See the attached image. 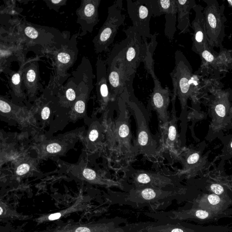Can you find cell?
I'll return each instance as SVG.
<instances>
[{"label": "cell", "mask_w": 232, "mask_h": 232, "mask_svg": "<svg viewBox=\"0 0 232 232\" xmlns=\"http://www.w3.org/2000/svg\"><path fill=\"white\" fill-rule=\"evenodd\" d=\"M118 114L111 121L108 129V140L112 150L127 160H132L137 156L134 145L131 144L128 108L123 93L117 100Z\"/></svg>", "instance_id": "obj_1"}, {"label": "cell", "mask_w": 232, "mask_h": 232, "mask_svg": "<svg viewBox=\"0 0 232 232\" xmlns=\"http://www.w3.org/2000/svg\"><path fill=\"white\" fill-rule=\"evenodd\" d=\"M133 91L126 89L123 93L128 108L137 121V133L134 144L136 154L156 156L158 154V143L149 128L148 111L135 97Z\"/></svg>", "instance_id": "obj_2"}, {"label": "cell", "mask_w": 232, "mask_h": 232, "mask_svg": "<svg viewBox=\"0 0 232 232\" xmlns=\"http://www.w3.org/2000/svg\"><path fill=\"white\" fill-rule=\"evenodd\" d=\"M232 100V90L214 89L210 91L206 102L209 117L211 118L206 136L207 141L214 140L224 136L228 130L229 110Z\"/></svg>", "instance_id": "obj_3"}, {"label": "cell", "mask_w": 232, "mask_h": 232, "mask_svg": "<svg viewBox=\"0 0 232 232\" xmlns=\"http://www.w3.org/2000/svg\"><path fill=\"white\" fill-rule=\"evenodd\" d=\"M126 39L116 45L110 55L121 60L128 70L135 75L141 62H144L148 52V43L143 40L133 26L124 31Z\"/></svg>", "instance_id": "obj_4"}, {"label": "cell", "mask_w": 232, "mask_h": 232, "mask_svg": "<svg viewBox=\"0 0 232 232\" xmlns=\"http://www.w3.org/2000/svg\"><path fill=\"white\" fill-rule=\"evenodd\" d=\"M193 75V69L186 57L181 51H176L175 68L170 76L173 83V94L179 99L183 117L185 116L188 100L191 96L190 81Z\"/></svg>", "instance_id": "obj_5"}, {"label": "cell", "mask_w": 232, "mask_h": 232, "mask_svg": "<svg viewBox=\"0 0 232 232\" xmlns=\"http://www.w3.org/2000/svg\"><path fill=\"white\" fill-rule=\"evenodd\" d=\"M206 6L204 8L206 32L209 48L215 53L214 48L224 49L222 43L225 36L224 5H219L217 0H204Z\"/></svg>", "instance_id": "obj_6"}, {"label": "cell", "mask_w": 232, "mask_h": 232, "mask_svg": "<svg viewBox=\"0 0 232 232\" xmlns=\"http://www.w3.org/2000/svg\"><path fill=\"white\" fill-rule=\"evenodd\" d=\"M122 0H117L108 8L107 20L93 39L97 53L109 50V47L114 41L119 28L124 24L126 15L122 13Z\"/></svg>", "instance_id": "obj_7"}, {"label": "cell", "mask_w": 232, "mask_h": 232, "mask_svg": "<svg viewBox=\"0 0 232 232\" xmlns=\"http://www.w3.org/2000/svg\"><path fill=\"white\" fill-rule=\"evenodd\" d=\"M144 63L145 69L147 73L151 75L154 84L153 91L148 100V107L150 109L153 110L157 112L163 126H166L169 120L167 108L173 92L172 93L168 87L163 88L161 86V83L155 74L153 56L148 55Z\"/></svg>", "instance_id": "obj_8"}, {"label": "cell", "mask_w": 232, "mask_h": 232, "mask_svg": "<svg viewBox=\"0 0 232 232\" xmlns=\"http://www.w3.org/2000/svg\"><path fill=\"white\" fill-rule=\"evenodd\" d=\"M107 74L110 91L115 101L127 89L133 88V81L135 75L128 70L121 60L109 55L107 60Z\"/></svg>", "instance_id": "obj_9"}, {"label": "cell", "mask_w": 232, "mask_h": 232, "mask_svg": "<svg viewBox=\"0 0 232 232\" xmlns=\"http://www.w3.org/2000/svg\"><path fill=\"white\" fill-rule=\"evenodd\" d=\"M205 141L199 143L196 147H190L183 150L179 156V160L183 165L181 174L185 175L189 177L197 175H204L210 167L208 157V150L204 154L206 147Z\"/></svg>", "instance_id": "obj_10"}, {"label": "cell", "mask_w": 232, "mask_h": 232, "mask_svg": "<svg viewBox=\"0 0 232 232\" xmlns=\"http://www.w3.org/2000/svg\"><path fill=\"white\" fill-rule=\"evenodd\" d=\"M127 9L133 27L143 40L150 39V22L152 15L150 0H127Z\"/></svg>", "instance_id": "obj_11"}, {"label": "cell", "mask_w": 232, "mask_h": 232, "mask_svg": "<svg viewBox=\"0 0 232 232\" xmlns=\"http://www.w3.org/2000/svg\"><path fill=\"white\" fill-rule=\"evenodd\" d=\"M150 2L153 16L158 17L165 14L164 33L169 41H172L176 31V0H150Z\"/></svg>", "instance_id": "obj_12"}, {"label": "cell", "mask_w": 232, "mask_h": 232, "mask_svg": "<svg viewBox=\"0 0 232 232\" xmlns=\"http://www.w3.org/2000/svg\"><path fill=\"white\" fill-rule=\"evenodd\" d=\"M193 10L195 15L191 25L194 31L192 38V50L199 55L205 49L209 47L206 32L204 8L200 5L196 4Z\"/></svg>", "instance_id": "obj_13"}, {"label": "cell", "mask_w": 232, "mask_h": 232, "mask_svg": "<svg viewBox=\"0 0 232 232\" xmlns=\"http://www.w3.org/2000/svg\"><path fill=\"white\" fill-rule=\"evenodd\" d=\"M97 90L102 104L104 107L116 105L117 102L113 99L109 88L106 63L100 58L97 60Z\"/></svg>", "instance_id": "obj_14"}, {"label": "cell", "mask_w": 232, "mask_h": 232, "mask_svg": "<svg viewBox=\"0 0 232 232\" xmlns=\"http://www.w3.org/2000/svg\"><path fill=\"white\" fill-rule=\"evenodd\" d=\"M133 179L136 188L149 187L161 188L174 185L173 180L168 177L143 170L135 172Z\"/></svg>", "instance_id": "obj_15"}, {"label": "cell", "mask_w": 232, "mask_h": 232, "mask_svg": "<svg viewBox=\"0 0 232 232\" xmlns=\"http://www.w3.org/2000/svg\"><path fill=\"white\" fill-rule=\"evenodd\" d=\"M176 193L175 190L165 191L160 188L146 187L131 189L129 198L135 202L152 201L175 195Z\"/></svg>", "instance_id": "obj_16"}, {"label": "cell", "mask_w": 232, "mask_h": 232, "mask_svg": "<svg viewBox=\"0 0 232 232\" xmlns=\"http://www.w3.org/2000/svg\"><path fill=\"white\" fill-rule=\"evenodd\" d=\"M176 95H172L171 101L172 103V109L171 114L169 116L168 123L166 126V132L164 133V139L165 146L166 147L172 150L176 151L177 149L179 147V144L178 143V135L177 131L178 118L176 115V111L175 109Z\"/></svg>", "instance_id": "obj_17"}, {"label": "cell", "mask_w": 232, "mask_h": 232, "mask_svg": "<svg viewBox=\"0 0 232 232\" xmlns=\"http://www.w3.org/2000/svg\"><path fill=\"white\" fill-rule=\"evenodd\" d=\"M177 8L178 22L177 28L180 31V34H185L190 32L191 24L190 22V11L195 6V0H176Z\"/></svg>", "instance_id": "obj_18"}, {"label": "cell", "mask_w": 232, "mask_h": 232, "mask_svg": "<svg viewBox=\"0 0 232 232\" xmlns=\"http://www.w3.org/2000/svg\"><path fill=\"white\" fill-rule=\"evenodd\" d=\"M100 3V1L99 0L88 1L86 2L82 9V13L85 21L88 22L90 28L91 29L98 21V7Z\"/></svg>", "instance_id": "obj_19"}, {"label": "cell", "mask_w": 232, "mask_h": 232, "mask_svg": "<svg viewBox=\"0 0 232 232\" xmlns=\"http://www.w3.org/2000/svg\"><path fill=\"white\" fill-rule=\"evenodd\" d=\"M223 145L221 153L218 156L221 160L219 166H224L225 161L232 158V133L219 138Z\"/></svg>", "instance_id": "obj_20"}, {"label": "cell", "mask_w": 232, "mask_h": 232, "mask_svg": "<svg viewBox=\"0 0 232 232\" xmlns=\"http://www.w3.org/2000/svg\"><path fill=\"white\" fill-rule=\"evenodd\" d=\"M210 188L211 191L215 194V195H221L224 192V188L223 186L218 183H212L210 185Z\"/></svg>", "instance_id": "obj_21"}, {"label": "cell", "mask_w": 232, "mask_h": 232, "mask_svg": "<svg viewBox=\"0 0 232 232\" xmlns=\"http://www.w3.org/2000/svg\"><path fill=\"white\" fill-rule=\"evenodd\" d=\"M84 177L89 180H95L97 178V175L95 171L90 169H85L83 171Z\"/></svg>", "instance_id": "obj_22"}, {"label": "cell", "mask_w": 232, "mask_h": 232, "mask_svg": "<svg viewBox=\"0 0 232 232\" xmlns=\"http://www.w3.org/2000/svg\"><path fill=\"white\" fill-rule=\"evenodd\" d=\"M25 34L31 39H34L38 36V33L35 29L31 27H27L24 30Z\"/></svg>", "instance_id": "obj_23"}, {"label": "cell", "mask_w": 232, "mask_h": 232, "mask_svg": "<svg viewBox=\"0 0 232 232\" xmlns=\"http://www.w3.org/2000/svg\"><path fill=\"white\" fill-rule=\"evenodd\" d=\"M30 169V166L28 164H22L17 168V170H16V174L19 176L24 175L29 171Z\"/></svg>", "instance_id": "obj_24"}, {"label": "cell", "mask_w": 232, "mask_h": 232, "mask_svg": "<svg viewBox=\"0 0 232 232\" xmlns=\"http://www.w3.org/2000/svg\"><path fill=\"white\" fill-rule=\"evenodd\" d=\"M46 149L49 153H56L61 150V147L57 143H52V144H49L47 146Z\"/></svg>", "instance_id": "obj_25"}, {"label": "cell", "mask_w": 232, "mask_h": 232, "mask_svg": "<svg viewBox=\"0 0 232 232\" xmlns=\"http://www.w3.org/2000/svg\"><path fill=\"white\" fill-rule=\"evenodd\" d=\"M58 60L63 63H67L70 61V56L68 53L62 52L58 55Z\"/></svg>", "instance_id": "obj_26"}, {"label": "cell", "mask_w": 232, "mask_h": 232, "mask_svg": "<svg viewBox=\"0 0 232 232\" xmlns=\"http://www.w3.org/2000/svg\"><path fill=\"white\" fill-rule=\"evenodd\" d=\"M36 74L35 71L32 69L29 70L26 73V79L30 83H32L36 79Z\"/></svg>", "instance_id": "obj_27"}, {"label": "cell", "mask_w": 232, "mask_h": 232, "mask_svg": "<svg viewBox=\"0 0 232 232\" xmlns=\"http://www.w3.org/2000/svg\"><path fill=\"white\" fill-rule=\"evenodd\" d=\"M85 103L82 100L77 101L74 107L75 111L79 113H83L85 110Z\"/></svg>", "instance_id": "obj_28"}, {"label": "cell", "mask_w": 232, "mask_h": 232, "mask_svg": "<svg viewBox=\"0 0 232 232\" xmlns=\"http://www.w3.org/2000/svg\"><path fill=\"white\" fill-rule=\"evenodd\" d=\"M0 110L4 113H8L11 110V108L8 103L1 100L0 101Z\"/></svg>", "instance_id": "obj_29"}, {"label": "cell", "mask_w": 232, "mask_h": 232, "mask_svg": "<svg viewBox=\"0 0 232 232\" xmlns=\"http://www.w3.org/2000/svg\"><path fill=\"white\" fill-rule=\"evenodd\" d=\"M208 199L209 203L213 205H217L220 201V198L219 196L215 194L209 195L208 197Z\"/></svg>", "instance_id": "obj_30"}, {"label": "cell", "mask_w": 232, "mask_h": 232, "mask_svg": "<svg viewBox=\"0 0 232 232\" xmlns=\"http://www.w3.org/2000/svg\"><path fill=\"white\" fill-rule=\"evenodd\" d=\"M99 137V132L97 129H92L90 132L89 139L91 141H95Z\"/></svg>", "instance_id": "obj_31"}, {"label": "cell", "mask_w": 232, "mask_h": 232, "mask_svg": "<svg viewBox=\"0 0 232 232\" xmlns=\"http://www.w3.org/2000/svg\"><path fill=\"white\" fill-rule=\"evenodd\" d=\"M66 95L67 99L71 101L74 100L76 97L75 92L72 89H69L67 90L66 92Z\"/></svg>", "instance_id": "obj_32"}, {"label": "cell", "mask_w": 232, "mask_h": 232, "mask_svg": "<svg viewBox=\"0 0 232 232\" xmlns=\"http://www.w3.org/2000/svg\"><path fill=\"white\" fill-rule=\"evenodd\" d=\"M196 216L197 217L201 219H205L208 217V214L206 211L204 210H198L196 212Z\"/></svg>", "instance_id": "obj_33"}, {"label": "cell", "mask_w": 232, "mask_h": 232, "mask_svg": "<svg viewBox=\"0 0 232 232\" xmlns=\"http://www.w3.org/2000/svg\"><path fill=\"white\" fill-rule=\"evenodd\" d=\"M50 108L47 107H44L42 111V118L43 120L47 119L50 117Z\"/></svg>", "instance_id": "obj_34"}, {"label": "cell", "mask_w": 232, "mask_h": 232, "mask_svg": "<svg viewBox=\"0 0 232 232\" xmlns=\"http://www.w3.org/2000/svg\"><path fill=\"white\" fill-rule=\"evenodd\" d=\"M12 82L14 85H18L20 84L21 81V76L18 73H15L13 75L11 79Z\"/></svg>", "instance_id": "obj_35"}, {"label": "cell", "mask_w": 232, "mask_h": 232, "mask_svg": "<svg viewBox=\"0 0 232 232\" xmlns=\"http://www.w3.org/2000/svg\"><path fill=\"white\" fill-rule=\"evenodd\" d=\"M61 216V214L60 213H55V214H53L50 215L48 217V218H49V220L52 221V220L59 219L60 218Z\"/></svg>", "instance_id": "obj_36"}, {"label": "cell", "mask_w": 232, "mask_h": 232, "mask_svg": "<svg viewBox=\"0 0 232 232\" xmlns=\"http://www.w3.org/2000/svg\"><path fill=\"white\" fill-rule=\"evenodd\" d=\"M228 121H229L228 130H230L232 128V103L231 104V107H230V110H229Z\"/></svg>", "instance_id": "obj_37"}, {"label": "cell", "mask_w": 232, "mask_h": 232, "mask_svg": "<svg viewBox=\"0 0 232 232\" xmlns=\"http://www.w3.org/2000/svg\"><path fill=\"white\" fill-rule=\"evenodd\" d=\"M75 232H91L89 228L86 227H78Z\"/></svg>", "instance_id": "obj_38"}, {"label": "cell", "mask_w": 232, "mask_h": 232, "mask_svg": "<svg viewBox=\"0 0 232 232\" xmlns=\"http://www.w3.org/2000/svg\"><path fill=\"white\" fill-rule=\"evenodd\" d=\"M63 2V1H60V0H57V1H52L51 2H52L53 4H60V3L62 2Z\"/></svg>", "instance_id": "obj_39"}, {"label": "cell", "mask_w": 232, "mask_h": 232, "mask_svg": "<svg viewBox=\"0 0 232 232\" xmlns=\"http://www.w3.org/2000/svg\"><path fill=\"white\" fill-rule=\"evenodd\" d=\"M227 3H228V4H229V5H230V6L232 8V0H229V1L227 0Z\"/></svg>", "instance_id": "obj_40"}, {"label": "cell", "mask_w": 232, "mask_h": 232, "mask_svg": "<svg viewBox=\"0 0 232 232\" xmlns=\"http://www.w3.org/2000/svg\"><path fill=\"white\" fill-rule=\"evenodd\" d=\"M3 212V209L1 207L0 208V215H2V214Z\"/></svg>", "instance_id": "obj_41"}]
</instances>
